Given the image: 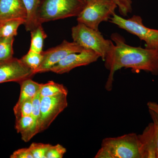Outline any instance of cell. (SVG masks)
I'll return each instance as SVG.
<instances>
[{
    "label": "cell",
    "instance_id": "obj_1",
    "mask_svg": "<svg viewBox=\"0 0 158 158\" xmlns=\"http://www.w3.org/2000/svg\"><path fill=\"white\" fill-rule=\"evenodd\" d=\"M112 43L105 58V66L110 71L105 88L110 91L113 88L114 75L123 68H130L134 73L141 70L158 75V49L143 48L128 45L123 37L117 33L111 36Z\"/></svg>",
    "mask_w": 158,
    "mask_h": 158
},
{
    "label": "cell",
    "instance_id": "obj_2",
    "mask_svg": "<svg viewBox=\"0 0 158 158\" xmlns=\"http://www.w3.org/2000/svg\"><path fill=\"white\" fill-rule=\"evenodd\" d=\"M86 3L85 0H40L37 10L40 24L77 16Z\"/></svg>",
    "mask_w": 158,
    "mask_h": 158
},
{
    "label": "cell",
    "instance_id": "obj_3",
    "mask_svg": "<svg viewBox=\"0 0 158 158\" xmlns=\"http://www.w3.org/2000/svg\"><path fill=\"white\" fill-rule=\"evenodd\" d=\"M95 158H141L135 133L104 138Z\"/></svg>",
    "mask_w": 158,
    "mask_h": 158
},
{
    "label": "cell",
    "instance_id": "obj_4",
    "mask_svg": "<svg viewBox=\"0 0 158 158\" xmlns=\"http://www.w3.org/2000/svg\"><path fill=\"white\" fill-rule=\"evenodd\" d=\"M117 8L112 0H87L78 15V23L98 31L100 24L109 21Z\"/></svg>",
    "mask_w": 158,
    "mask_h": 158
},
{
    "label": "cell",
    "instance_id": "obj_5",
    "mask_svg": "<svg viewBox=\"0 0 158 158\" xmlns=\"http://www.w3.org/2000/svg\"><path fill=\"white\" fill-rule=\"evenodd\" d=\"M73 41L85 49L91 50L104 61L112 45L111 40L105 39L102 33L85 24L78 23L72 28Z\"/></svg>",
    "mask_w": 158,
    "mask_h": 158
},
{
    "label": "cell",
    "instance_id": "obj_6",
    "mask_svg": "<svg viewBox=\"0 0 158 158\" xmlns=\"http://www.w3.org/2000/svg\"><path fill=\"white\" fill-rule=\"evenodd\" d=\"M109 21L144 41L146 43L145 48L158 49V30L145 27L141 16L134 15L126 19L115 13L110 18Z\"/></svg>",
    "mask_w": 158,
    "mask_h": 158
},
{
    "label": "cell",
    "instance_id": "obj_7",
    "mask_svg": "<svg viewBox=\"0 0 158 158\" xmlns=\"http://www.w3.org/2000/svg\"><path fill=\"white\" fill-rule=\"evenodd\" d=\"M68 94H61L41 97L39 133L48 128L52 123L68 106Z\"/></svg>",
    "mask_w": 158,
    "mask_h": 158
},
{
    "label": "cell",
    "instance_id": "obj_8",
    "mask_svg": "<svg viewBox=\"0 0 158 158\" xmlns=\"http://www.w3.org/2000/svg\"><path fill=\"white\" fill-rule=\"evenodd\" d=\"M85 49L75 42L66 40L59 45L43 52V59L35 74L50 71L51 69L58 64L66 56L73 53L79 52Z\"/></svg>",
    "mask_w": 158,
    "mask_h": 158
},
{
    "label": "cell",
    "instance_id": "obj_9",
    "mask_svg": "<svg viewBox=\"0 0 158 158\" xmlns=\"http://www.w3.org/2000/svg\"><path fill=\"white\" fill-rule=\"evenodd\" d=\"M34 75V71L24 64L20 59L12 57L0 62V84L9 82L19 83Z\"/></svg>",
    "mask_w": 158,
    "mask_h": 158
},
{
    "label": "cell",
    "instance_id": "obj_10",
    "mask_svg": "<svg viewBox=\"0 0 158 158\" xmlns=\"http://www.w3.org/2000/svg\"><path fill=\"white\" fill-rule=\"evenodd\" d=\"M99 58V55L94 51L85 49L79 52L69 54L52 67L50 72L59 74L67 73L77 67L96 62Z\"/></svg>",
    "mask_w": 158,
    "mask_h": 158
},
{
    "label": "cell",
    "instance_id": "obj_11",
    "mask_svg": "<svg viewBox=\"0 0 158 158\" xmlns=\"http://www.w3.org/2000/svg\"><path fill=\"white\" fill-rule=\"evenodd\" d=\"M27 19L22 0H0V24L12 19Z\"/></svg>",
    "mask_w": 158,
    "mask_h": 158
},
{
    "label": "cell",
    "instance_id": "obj_12",
    "mask_svg": "<svg viewBox=\"0 0 158 158\" xmlns=\"http://www.w3.org/2000/svg\"><path fill=\"white\" fill-rule=\"evenodd\" d=\"M141 158H157L154 132L152 122L149 123L141 135H137Z\"/></svg>",
    "mask_w": 158,
    "mask_h": 158
},
{
    "label": "cell",
    "instance_id": "obj_13",
    "mask_svg": "<svg viewBox=\"0 0 158 158\" xmlns=\"http://www.w3.org/2000/svg\"><path fill=\"white\" fill-rule=\"evenodd\" d=\"M15 128L17 132L21 134L22 139L25 142H28L39 133L37 125L31 116L16 118Z\"/></svg>",
    "mask_w": 158,
    "mask_h": 158
},
{
    "label": "cell",
    "instance_id": "obj_14",
    "mask_svg": "<svg viewBox=\"0 0 158 158\" xmlns=\"http://www.w3.org/2000/svg\"><path fill=\"white\" fill-rule=\"evenodd\" d=\"M20 93L18 101L13 108L15 112L19 109L23 102L28 99H32L40 90L42 84L33 81L31 78L23 80L19 83Z\"/></svg>",
    "mask_w": 158,
    "mask_h": 158
},
{
    "label": "cell",
    "instance_id": "obj_15",
    "mask_svg": "<svg viewBox=\"0 0 158 158\" xmlns=\"http://www.w3.org/2000/svg\"><path fill=\"white\" fill-rule=\"evenodd\" d=\"M27 11L24 25L27 31H31L40 24L37 19V10L40 0H22Z\"/></svg>",
    "mask_w": 158,
    "mask_h": 158
},
{
    "label": "cell",
    "instance_id": "obj_16",
    "mask_svg": "<svg viewBox=\"0 0 158 158\" xmlns=\"http://www.w3.org/2000/svg\"><path fill=\"white\" fill-rule=\"evenodd\" d=\"M31 32V42L30 50L41 53L43 49L44 40L47 35L43 28L42 24H40Z\"/></svg>",
    "mask_w": 158,
    "mask_h": 158
},
{
    "label": "cell",
    "instance_id": "obj_17",
    "mask_svg": "<svg viewBox=\"0 0 158 158\" xmlns=\"http://www.w3.org/2000/svg\"><path fill=\"white\" fill-rule=\"evenodd\" d=\"M26 20L15 19L9 20L0 24V38L14 37L18 34L19 26L25 24Z\"/></svg>",
    "mask_w": 158,
    "mask_h": 158
},
{
    "label": "cell",
    "instance_id": "obj_18",
    "mask_svg": "<svg viewBox=\"0 0 158 158\" xmlns=\"http://www.w3.org/2000/svg\"><path fill=\"white\" fill-rule=\"evenodd\" d=\"M41 97L54 96L57 94H68V90L62 84L49 81L45 84H42L40 90Z\"/></svg>",
    "mask_w": 158,
    "mask_h": 158
},
{
    "label": "cell",
    "instance_id": "obj_19",
    "mask_svg": "<svg viewBox=\"0 0 158 158\" xmlns=\"http://www.w3.org/2000/svg\"><path fill=\"white\" fill-rule=\"evenodd\" d=\"M14 41V37L0 38V62L13 57Z\"/></svg>",
    "mask_w": 158,
    "mask_h": 158
},
{
    "label": "cell",
    "instance_id": "obj_20",
    "mask_svg": "<svg viewBox=\"0 0 158 158\" xmlns=\"http://www.w3.org/2000/svg\"><path fill=\"white\" fill-rule=\"evenodd\" d=\"M43 57L42 53H39L29 50L27 54L20 59V60L24 64L34 71L35 73V71L41 64Z\"/></svg>",
    "mask_w": 158,
    "mask_h": 158
},
{
    "label": "cell",
    "instance_id": "obj_21",
    "mask_svg": "<svg viewBox=\"0 0 158 158\" xmlns=\"http://www.w3.org/2000/svg\"><path fill=\"white\" fill-rule=\"evenodd\" d=\"M52 145L49 144L34 142L29 148L34 158H46L47 153Z\"/></svg>",
    "mask_w": 158,
    "mask_h": 158
},
{
    "label": "cell",
    "instance_id": "obj_22",
    "mask_svg": "<svg viewBox=\"0 0 158 158\" xmlns=\"http://www.w3.org/2000/svg\"><path fill=\"white\" fill-rule=\"evenodd\" d=\"M40 100L41 96L40 91L32 99V113L31 116L35 122L38 128L39 133L40 122Z\"/></svg>",
    "mask_w": 158,
    "mask_h": 158
},
{
    "label": "cell",
    "instance_id": "obj_23",
    "mask_svg": "<svg viewBox=\"0 0 158 158\" xmlns=\"http://www.w3.org/2000/svg\"><path fill=\"white\" fill-rule=\"evenodd\" d=\"M32 99H28L23 102L19 107L14 112L16 118L23 116H31L32 113Z\"/></svg>",
    "mask_w": 158,
    "mask_h": 158
},
{
    "label": "cell",
    "instance_id": "obj_24",
    "mask_svg": "<svg viewBox=\"0 0 158 158\" xmlns=\"http://www.w3.org/2000/svg\"><path fill=\"white\" fill-rule=\"evenodd\" d=\"M116 4L119 13L125 17L132 11V1L131 0H112Z\"/></svg>",
    "mask_w": 158,
    "mask_h": 158
},
{
    "label": "cell",
    "instance_id": "obj_25",
    "mask_svg": "<svg viewBox=\"0 0 158 158\" xmlns=\"http://www.w3.org/2000/svg\"><path fill=\"white\" fill-rule=\"evenodd\" d=\"M66 152V149L60 144L52 145L46 154V158H62Z\"/></svg>",
    "mask_w": 158,
    "mask_h": 158
},
{
    "label": "cell",
    "instance_id": "obj_26",
    "mask_svg": "<svg viewBox=\"0 0 158 158\" xmlns=\"http://www.w3.org/2000/svg\"><path fill=\"white\" fill-rule=\"evenodd\" d=\"M152 120L154 132L156 148L157 158H158V116L152 110H148Z\"/></svg>",
    "mask_w": 158,
    "mask_h": 158
},
{
    "label": "cell",
    "instance_id": "obj_27",
    "mask_svg": "<svg viewBox=\"0 0 158 158\" xmlns=\"http://www.w3.org/2000/svg\"><path fill=\"white\" fill-rule=\"evenodd\" d=\"M11 158H34L29 148L18 149L10 156Z\"/></svg>",
    "mask_w": 158,
    "mask_h": 158
},
{
    "label": "cell",
    "instance_id": "obj_28",
    "mask_svg": "<svg viewBox=\"0 0 158 158\" xmlns=\"http://www.w3.org/2000/svg\"><path fill=\"white\" fill-rule=\"evenodd\" d=\"M147 106L148 110H152L158 116V104L155 102H148Z\"/></svg>",
    "mask_w": 158,
    "mask_h": 158
},
{
    "label": "cell",
    "instance_id": "obj_29",
    "mask_svg": "<svg viewBox=\"0 0 158 158\" xmlns=\"http://www.w3.org/2000/svg\"><path fill=\"white\" fill-rule=\"evenodd\" d=\"M85 1H87V0H85Z\"/></svg>",
    "mask_w": 158,
    "mask_h": 158
}]
</instances>
